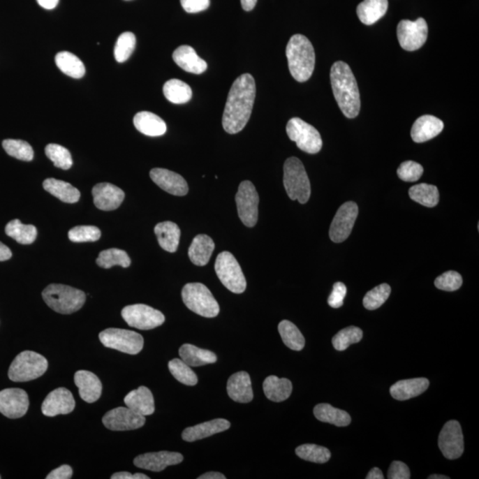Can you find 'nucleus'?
Returning a JSON list of instances; mask_svg holds the SVG:
<instances>
[{
  "label": "nucleus",
  "instance_id": "nucleus-25",
  "mask_svg": "<svg viewBox=\"0 0 479 479\" xmlns=\"http://www.w3.org/2000/svg\"><path fill=\"white\" fill-rule=\"evenodd\" d=\"M173 61L189 73L200 75L206 71L208 65L206 61L198 57L195 49L189 45H182L174 51Z\"/></svg>",
  "mask_w": 479,
  "mask_h": 479
},
{
  "label": "nucleus",
  "instance_id": "nucleus-54",
  "mask_svg": "<svg viewBox=\"0 0 479 479\" xmlns=\"http://www.w3.org/2000/svg\"><path fill=\"white\" fill-rule=\"evenodd\" d=\"M389 479H409L411 478L410 475L409 468L404 462L395 461L390 466L388 471Z\"/></svg>",
  "mask_w": 479,
  "mask_h": 479
},
{
  "label": "nucleus",
  "instance_id": "nucleus-34",
  "mask_svg": "<svg viewBox=\"0 0 479 479\" xmlns=\"http://www.w3.org/2000/svg\"><path fill=\"white\" fill-rule=\"evenodd\" d=\"M263 389L268 399L274 402H281L290 398L293 387L290 381L287 378L270 376L264 381Z\"/></svg>",
  "mask_w": 479,
  "mask_h": 479
},
{
  "label": "nucleus",
  "instance_id": "nucleus-59",
  "mask_svg": "<svg viewBox=\"0 0 479 479\" xmlns=\"http://www.w3.org/2000/svg\"><path fill=\"white\" fill-rule=\"evenodd\" d=\"M37 2L41 8L47 10H52L57 8L59 0H37Z\"/></svg>",
  "mask_w": 479,
  "mask_h": 479
},
{
  "label": "nucleus",
  "instance_id": "nucleus-49",
  "mask_svg": "<svg viewBox=\"0 0 479 479\" xmlns=\"http://www.w3.org/2000/svg\"><path fill=\"white\" fill-rule=\"evenodd\" d=\"M136 45L135 35L132 32H124L119 36L115 47V58L118 62L126 61L132 55Z\"/></svg>",
  "mask_w": 479,
  "mask_h": 479
},
{
  "label": "nucleus",
  "instance_id": "nucleus-44",
  "mask_svg": "<svg viewBox=\"0 0 479 479\" xmlns=\"http://www.w3.org/2000/svg\"><path fill=\"white\" fill-rule=\"evenodd\" d=\"M170 374L174 378L185 385L193 386L198 385V377L193 371L191 367L184 362L182 360L173 359L168 364Z\"/></svg>",
  "mask_w": 479,
  "mask_h": 479
},
{
  "label": "nucleus",
  "instance_id": "nucleus-9",
  "mask_svg": "<svg viewBox=\"0 0 479 479\" xmlns=\"http://www.w3.org/2000/svg\"><path fill=\"white\" fill-rule=\"evenodd\" d=\"M290 140L297 143L298 149L308 154L319 153L323 140L317 129L298 117L291 118L286 127Z\"/></svg>",
  "mask_w": 479,
  "mask_h": 479
},
{
  "label": "nucleus",
  "instance_id": "nucleus-37",
  "mask_svg": "<svg viewBox=\"0 0 479 479\" xmlns=\"http://www.w3.org/2000/svg\"><path fill=\"white\" fill-rule=\"evenodd\" d=\"M55 64L59 70L65 75L73 78H83L85 74V67L80 58L70 52H61L55 57Z\"/></svg>",
  "mask_w": 479,
  "mask_h": 479
},
{
  "label": "nucleus",
  "instance_id": "nucleus-41",
  "mask_svg": "<svg viewBox=\"0 0 479 479\" xmlns=\"http://www.w3.org/2000/svg\"><path fill=\"white\" fill-rule=\"evenodd\" d=\"M278 330L285 346L293 351L303 350L306 340L296 325L290 320H282L279 324Z\"/></svg>",
  "mask_w": 479,
  "mask_h": 479
},
{
  "label": "nucleus",
  "instance_id": "nucleus-51",
  "mask_svg": "<svg viewBox=\"0 0 479 479\" xmlns=\"http://www.w3.org/2000/svg\"><path fill=\"white\" fill-rule=\"evenodd\" d=\"M423 173V167L413 161H406L397 170L399 178L406 182H418Z\"/></svg>",
  "mask_w": 479,
  "mask_h": 479
},
{
  "label": "nucleus",
  "instance_id": "nucleus-2",
  "mask_svg": "<svg viewBox=\"0 0 479 479\" xmlns=\"http://www.w3.org/2000/svg\"><path fill=\"white\" fill-rule=\"evenodd\" d=\"M330 81L334 99L347 118H355L360 111V94L355 77L349 65L334 62L330 71Z\"/></svg>",
  "mask_w": 479,
  "mask_h": 479
},
{
  "label": "nucleus",
  "instance_id": "nucleus-58",
  "mask_svg": "<svg viewBox=\"0 0 479 479\" xmlns=\"http://www.w3.org/2000/svg\"><path fill=\"white\" fill-rule=\"evenodd\" d=\"M12 251L8 246L0 242V261H6L12 258Z\"/></svg>",
  "mask_w": 479,
  "mask_h": 479
},
{
  "label": "nucleus",
  "instance_id": "nucleus-19",
  "mask_svg": "<svg viewBox=\"0 0 479 479\" xmlns=\"http://www.w3.org/2000/svg\"><path fill=\"white\" fill-rule=\"evenodd\" d=\"M183 459V455L179 452L161 451L137 456L133 464L143 470L159 472L169 466L179 464Z\"/></svg>",
  "mask_w": 479,
  "mask_h": 479
},
{
  "label": "nucleus",
  "instance_id": "nucleus-35",
  "mask_svg": "<svg viewBox=\"0 0 479 479\" xmlns=\"http://www.w3.org/2000/svg\"><path fill=\"white\" fill-rule=\"evenodd\" d=\"M179 353L183 362L190 367L207 365V364L215 363L218 360L216 354L211 351L201 349L190 344H183L179 348Z\"/></svg>",
  "mask_w": 479,
  "mask_h": 479
},
{
  "label": "nucleus",
  "instance_id": "nucleus-24",
  "mask_svg": "<svg viewBox=\"0 0 479 479\" xmlns=\"http://www.w3.org/2000/svg\"><path fill=\"white\" fill-rule=\"evenodd\" d=\"M231 423L226 419H214L212 421L200 423L184 429L182 439L186 442H193L211 437L230 428Z\"/></svg>",
  "mask_w": 479,
  "mask_h": 479
},
{
  "label": "nucleus",
  "instance_id": "nucleus-5",
  "mask_svg": "<svg viewBox=\"0 0 479 479\" xmlns=\"http://www.w3.org/2000/svg\"><path fill=\"white\" fill-rule=\"evenodd\" d=\"M283 184L288 198L304 205L311 196V184L303 163L297 157L288 159L283 167Z\"/></svg>",
  "mask_w": 479,
  "mask_h": 479
},
{
  "label": "nucleus",
  "instance_id": "nucleus-46",
  "mask_svg": "<svg viewBox=\"0 0 479 479\" xmlns=\"http://www.w3.org/2000/svg\"><path fill=\"white\" fill-rule=\"evenodd\" d=\"M363 337L362 330L360 327L351 326L346 327L333 337L332 344L337 351L346 350L353 344L359 343Z\"/></svg>",
  "mask_w": 479,
  "mask_h": 479
},
{
  "label": "nucleus",
  "instance_id": "nucleus-47",
  "mask_svg": "<svg viewBox=\"0 0 479 479\" xmlns=\"http://www.w3.org/2000/svg\"><path fill=\"white\" fill-rule=\"evenodd\" d=\"M45 155L54 163L55 167L62 170H68L73 165V160L70 151L58 144H49L45 147Z\"/></svg>",
  "mask_w": 479,
  "mask_h": 479
},
{
  "label": "nucleus",
  "instance_id": "nucleus-21",
  "mask_svg": "<svg viewBox=\"0 0 479 479\" xmlns=\"http://www.w3.org/2000/svg\"><path fill=\"white\" fill-rule=\"evenodd\" d=\"M150 178L159 188L170 195L184 196L189 193V186L185 179L172 170L155 168L150 170Z\"/></svg>",
  "mask_w": 479,
  "mask_h": 479
},
{
  "label": "nucleus",
  "instance_id": "nucleus-55",
  "mask_svg": "<svg viewBox=\"0 0 479 479\" xmlns=\"http://www.w3.org/2000/svg\"><path fill=\"white\" fill-rule=\"evenodd\" d=\"M180 3L184 10L190 14L205 11L211 4L209 0H180Z\"/></svg>",
  "mask_w": 479,
  "mask_h": 479
},
{
  "label": "nucleus",
  "instance_id": "nucleus-40",
  "mask_svg": "<svg viewBox=\"0 0 479 479\" xmlns=\"http://www.w3.org/2000/svg\"><path fill=\"white\" fill-rule=\"evenodd\" d=\"M410 198L419 205L432 208L438 205L439 193L437 186L429 184H419L409 189Z\"/></svg>",
  "mask_w": 479,
  "mask_h": 479
},
{
  "label": "nucleus",
  "instance_id": "nucleus-61",
  "mask_svg": "<svg viewBox=\"0 0 479 479\" xmlns=\"http://www.w3.org/2000/svg\"><path fill=\"white\" fill-rule=\"evenodd\" d=\"M367 479H383L385 477H383V472L380 471V469L378 468H374L372 469L371 471H369V473L367 474Z\"/></svg>",
  "mask_w": 479,
  "mask_h": 479
},
{
  "label": "nucleus",
  "instance_id": "nucleus-62",
  "mask_svg": "<svg viewBox=\"0 0 479 479\" xmlns=\"http://www.w3.org/2000/svg\"><path fill=\"white\" fill-rule=\"evenodd\" d=\"M258 0H241L242 8L247 12L253 10Z\"/></svg>",
  "mask_w": 479,
  "mask_h": 479
},
{
  "label": "nucleus",
  "instance_id": "nucleus-6",
  "mask_svg": "<svg viewBox=\"0 0 479 479\" xmlns=\"http://www.w3.org/2000/svg\"><path fill=\"white\" fill-rule=\"evenodd\" d=\"M47 369L48 362L44 356L32 351H24L13 360L8 377L13 382H29L44 375Z\"/></svg>",
  "mask_w": 479,
  "mask_h": 479
},
{
  "label": "nucleus",
  "instance_id": "nucleus-50",
  "mask_svg": "<svg viewBox=\"0 0 479 479\" xmlns=\"http://www.w3.org/2000/svg\"><path fill=\"white\" fill-rule=\"evenodd\" d=\"M68 239L73 242H97L101 238V232L94 226H78L71 229Z\"/></svg>",
  "mask_w": 479,
  "mask_h": 479
},
{
  "label": "nucleus",
  "instance_id": "nucleus-17",
  "mask_svg": "<svg viewBox=\"0 0 479 479\" xmlns=\"http://www.w3.org/2000/svg\"><path fill=\"white\" fill-rule=\"evenodd\" d=\"M29 406V396L24 390L10 388L0 392V413L6 418H22L27 413Z\"/></svg>",
  "mask_w": 479,
  "mask_h": 479
},
{
  "label": "nucleus",
  "instance_id": "nucleus-31",
  "mask_svg": "<svg viewBox=\"0 0 479 479\" xmlns=\"http://www.w3.org/2000/svg\"><path fill=\"white\" fill-rule=\"evenodd\" d=\"M388 0H364L357 6V15L365 25H373L383 16L388 10Z\"/></svg>",
  "mask_w": 479,
  "mask_h": 479
},
{
  "label": "nucleus",
  "instance_id": "nucleus-30",
  "mask_svg": "<svg viewBox=\"0 0 479 479\" xmlns=\"http://www.w3.org/2000/svg\"><path fill=\"white\" fill-rule=\"evenodd\" d=\"M214 248V242L209 236L206 235L196 236L189 249L190 260L198 267H203L209 263Z\"/></svg>",
  "mask_w": 479,
  "mask_h": 479
},
{
  "label": "nucleus",
  "instance_id": "nucleus-39",
  "mask_svg": "<svg viewBox=\"0 0 479 479\" xmlns=\"http://www.w3.org/2000/svg\"><path fill=\"white\" fill-rule=\"evenodd\" d=\"M163 94L174 104H184L192 99V89L185 82L170 80L163 85Z\"/></svg>",
  "mask_w": 479,
  "mask_h": 479
},
{
  "label": "nucleus",
  "instance_id": "nucleus-26",
  "mask_svg": "<svg viewBox=\"0 0 479 479\" xmlns=\"http://www.w3.org/2000/svg\"><path fill=\"white\" fill-rule=\"evenodd\" d=\"M228 396L239 403H249L253 399L251 376L245 371L234 374L228 381Z\"/></svg>",
  "mask_w": 479,
  "mask_h": 479
},
{
  "label": "nucleus",
  "instance_id": "nucleus-4",
  "mask_svg": "<svg viewBox=\"0 0 479 479\" xmlns=\"http://www.w3.org/2000/svg\"><path fill=\"white\" fill-rule=\"evenodd\" d=\"M43 300L51 309L61 314H71L83 307L84 292L64 284H50L42 292Z\"/></svg>",
  "mask_w": 479,
  "mask_h": 479
},
{
  "label": "nucleus",
  "instance_id": "nucleus-38",
  "mask_svg": "<svg viewBox=\"0 0 479 479\" xmlns=\"http://www.w3.org/2000/svg\"><path fill=\"white\" fill-rule=\"evenodd\" d=\"M6 234L20 244H31L38 236V230L34 225L22 224L19 219L10 221L6 226Z\"/></svg>",
  "mask_w": 479,
  "mask_h": 479
},
{
  "label": "nucleus",
  "instance_id": "nucleus-63",
  "mask_svg": "<svg viewBox=\"0 0 479 479\" xmlns=\"http://www.w3.org/2000/svg\"><path fill=\"white\" fill-rule=\"evenodd\" d=\"M428 478L429 479H449L450 478L448 477V476L432 475V476H429V477Z\"/></svg>",
  "mask_w": 479,
  "mask_h": 479
},
{
  "label": "nucleus",
  "instance_id": "nucleus-33",
  "mask_svg": "<svg viewBox=\"0 0 479 479\" xmlns=\"http://www.w3.org/2000/svg\"><path fill=\"white\" fill-rule=\"evenodd\" d=\"M43 188L54 198L66 203H75L80 201V190L74 188L70 183L57 179H47L43 183Z\"/></svg>",
  "mask_w": 479,
  "mask_h": 479
},
{
  "label": "nucleus",
  "instance_id": "nucleus-42",
  "mask_svg": "<svg viewBox=\"0 0 479 479\" xmlns=\"http://www.w3.org/2000/svg\"><path fill=\"white\" fill-rule=\"evenodd\" d=\"M96 263L100 267L110 269L114 265L126 268L131 265V258L126 251L119 249H110L101 251L96 259Z\"/></svg>",
  "mask_w": 479,
  "mask_h": 479
},
{
  "label": "nucleus",
  "instance_id": "nucleus-48",
  "mask_svg": "<svg viewBox=\"0 0 479 479\" xmlns=\"http://www.w3.org/2000/svg\"><path fill=\"white\" fill-rule=\"evenodd\" d=\"M392 288L387 283L380 284L374 288L372 290L367 292L363 300V306L367 310L373 311L378 309L388 300Z\"/></svg>",
  "mask_w": 479,
  "mask_h": 479
},
{
  "label": "nucleus",
  "instance_id": "nucleus-29",
  "mask_svg": "<svg viewBox=\"0 0 479 479\" xmlns=\"http://www.w3.org/2000/svg\"><path fill=\"white\" fill-rule=\"evenodd\" d=\"M133 124L140 133L147 136H162L167 131L165 121L157 115L147 112V111L136 114L133 118Z\"/></svg>",
  "mask_w": 479,
  "mask_h": 479
},
{
  "label": "nucleus",
  "instance_id": "nucleus-16",
  "mask_svg": "<svg viewBox=\"0 0 479 479\" xmlns=\"http://www.w3.org/2000/svg\"><path fill=\"white\" fill-rule=\"evenodd\" d=\"M103 422L108 429L114 432L133 431L142 427L146 422V416L140 415L129 408L119 406L106 413Z\"/></svg>",
  "mask_w": 479,
  "mask_h": 479
},
{
  "label": "nucleus",
  "instance_id": "nucleus-3",
  "mask_svg": "<svg viewBox=\"0 0 479 479\" xmlns=\"http://www.w3.org/2000/svg\"><path fill=\"white\" fill-rule=\"evenodd\" d=\"M288 68L292 77L303 83L310 80L315 67V52L306 36H292L286 48Z\"/></svg>",
  "mask_w": 479,
  "mask_h": 479
},
{
  "label": "nucleus",
  "instance_id": "nucleus-12",
  "mask_svg": "<svg viewBox=\"0 0 479 479\" xmlns=\"http://www.w3.org/2000/svg\"><path fill=\"white\" fill-rule=\"evenodd\" d=\"M122 317L130 327L140 330L156 329L165 321V315L160 311L142 304L124 307Z\"/></svg>",
  "mask_w": 479,
  "mask_h": 479
},
{
  "label": "nucleus",
  "instance_id": "nucleus-45",
  "mask_svg": "<svg viewBox=\"0 0 479 479\" xmlns=\"http://www.w3.org/2000/svg\"><path fill=\"white\" fill-rule=\"evenodd\" d=\"M2 145L6 152L16 159L31 162L34 159V149L24 140H5L3 141Z\"/></svg>",
  "mask_w": 479,
  "mask_h": 479
},
{
  "label": "nucleus",
  "instance_id": "nucleus-52",
  "mask_svg": "<svg viewBox=\"0 0 479 479\" xmlns=\"http://www.w3.org/2000/svg\"><path fill=\"white\" fill-rule=\"evenodd\" d=\"M462 285V275L455 271H448L439 275L435 280V286L444 291H455Z\"/></svg>",
  "mask_w": 479,
  "mask_h": 479
},
{
  "label": "nucleus",
  "instance_id": "nucleus-10",
  "mask_svg": "<svg viewBox=\"0 0 479 479\" xmlns=\"http://www.w3.org/2000/svg\"><path fill=\"white\" fill-rule=\"evenodd\" d=\"M101 344L110 349L136 355L144 346V339L139 333L122 329H108L99 334Z\"/></svg>",
  "mask_w": 479,
  "mask_h": 479
},
{
  "label": "nucleus",
  "instance_id": "nucleus-13",
  "mask_svg": "<svg viewBox=\"0 0 479 479\" xmlns=\"http://www.w3.org/2000/svg\"><path fill=\"white\" fill-rule=\"evenodd\" d=\"M397 37L400 47L404 50H418L427 40V22L423 18H418L415 22L402 20L397 27Z\"/></svg>",
  "mask_w": 479,
  "mask_h": 479
},
{
  "label": "nucleus",
  "instance_id": "nucleus-36",
  "mask_svg": "<svg viewBox=\"0 0 479 479\" xmlns=\"http://www.w3.org/2000/svg\"><path fill=\"white\" fill-rule=\"evenodd\" d=\"M314 413L319 421L330 423L337 427H346L352 422L349 413L325 403L315 406Z\"/></svg>",
  "mask_w": 479,
  "mask_h": 479
},
{
  "label": "nucleus",
  "instance_id": "nucleus-43",
  "mask_svg": "<svg viewBox=\"0 0 479 479\" xmlns=\"http://www.w3.org/2000/svg\"><path fill=\"white\" fill-rule=\"evenodd\" d=\"M296 454L298 457L308 462H315V464H326L330 461L331 452L329 449L324 446L304 444L298 446L296 449Z\"/></svg>",
  "mask_w": 479,
  "mask_h": 479
},
{
  "label": "nucleus",
  "instance_id": "nucleus-60",
  "mask_svg": "<svg viewBox=\"0 0 479 479\" xmlns=\"http://www.w3.org/2000/svg\"><path fill=\"white\" fill-rule=\"evenodd\" d=\"M199 479H225L226 476L219 472H207V473L200 476Z\"/></svg>",
  "mask_w": 479,
  "mask_h": 479
},
{
  "label": "nucleus",
  "instance_id": "nucleus-15",
  "mask_svg": "<svg viewBox=\"0 0 479 479\" xmlns=\"http://www.w3.org/2000/svg\"><path fill=\"white\" fill-rule=\"evenodd\" d=\"M358 214H359V208L355 202L344 203L331 223L330 229L331 241L337 244L346 241L352 233Z\"/></svg>",
  "mask_w": 479,
  "mask_h": 479
},
{
  "label": "nucleus",
  "instance_id": "nucleus-14",
  "mask_svg": "<svg viewBox=\"0 0 479 479\" xmlns=\"http://www.w3.org/2000/svg\"><path fill=\"white\" fill-rule=\"evenodd\" d=\"M439 448L448 460H455L464 454V434L459 422L452 420L445 423L439 433Z\"/></svg>",
  "mask_w": 479,
  "mask_h": 479
},
{
  "label": "nucleus",
  "instance_id": "nucleus-53",
  "mask_svg": "<svg viewBox=\"0 0 479 479\" xmlns=\"http://www.w3.org/2000/svg\"><path fill=\"white\" fill-rule=\"evenodd\" d=\"M347 288L343 282H336L333 286L327 303L333 308L343 307L344 297L346 296Z\"/></svg>",
  "mask_w": 479,
  "mask_h": 479
},
{
  "label": "nucleus",
  "instance_id": "nucleus-1",
  "mask_svg": "<svg viewBox=\"0 0 479 479\" xmlns=\"http://www.w3.org/2000/svg\"><path fill=\"white\" fill-rule=\"evenodd\" d=\"M256 97V83L251 74H242L233 84L226 100L222 124L226 133L244 130L251 116Z\"/></svg>",
  "mask_w": 479,
  "mask_h": 479
},
{
  "label": "nucleus",
  "instance_id": "nucleus-18",
  "mask_svg": "<svg viewBox=\"0 0 479 479\" xmlns=\"http://www.w3.org/2000/svg\"><path fill=\"white\" fill-rule=\"evenodd\" d=\"M75 406V399L71 390L58 388L49 393L43 402L41 410L43 415L48 418H54L59 415H68L73 412Z\"/></svg>",
  "mask_w": 479,
  "mask_h": 479
},
{
  "label": "nucleus",
  "instance_id": "nucleus-22",
  "mask_svg": "<svg viewBox=\"0 0 479 479\" xmlns=\"http://www.w3.org/2000/svg\"><path fill=\"white\" fill-rule=\"evenodd\" d=\"M75 385L82 399L87 403L96 402L103 392V383L99 377L87 370H80L74 376Z\"/></svg>",
  "mask_w": 479,
  "mask_h": 479
},
{
  "label": "nucleus",
  "instance_id": "nucleus-64",
  "mask_svg": "<svg viewBox=\"0 0 479 479\" xmlns=\"http://www.w3.org/2000/svg\"><path fill=\"white\" fill-rule=\"evenodd\" d=\"M0 478H1V477H0Z\"/></svg>",
  "mask_w": 479,
  "mask_h": 479
},
{
  "label": "nucleus",
  "instance_id": "nucleus-20",
  "mask_svg": "<svg viewBox=\"0 0 479 479\" xmlns=\"http://www.w3.org/2000/svg\"><path fill=\"white\" fill-rule=\"evenodd\" d=\"M94 205L104 212L114 211L119 208L124 200V192L110 183H99L93 189Z\"/></svg>",
  "mask_w": 479,
  "mask_h": 479
},
{
  "label": "nucleus",
  "instance_id": "nucleus-7",
  "mask_svg": "<svg viewBox=\"0 0 479 479\" xmlns=\"http://www.w3.org/2000/svg\"><path fill=\"white\" fill-rule=\"evenodd\" d=\"M182 300L193 313L205 318H214L219 314L218 302L209 288L202 283H188L182 290Z\"/></svg>",
  "mask_w": 479,
  "mask_h": 479
},
{
  "label": "nucleus",
  "instance_id": "nucleus-8",
  "mask_svg": "<svg viewBox=\"0 0 479 479\" xmlns=\"http://www.w3.org/2000/svg\"><path fill=\"white\" fill-rule=\"evenodd\" d=\"M215 271L222 284L235 294L244 293L247 282L235 256L223 251L216 259Z\"/></svg>",
  "mask_w": 479,
  "mask_h": 479
},
{
  "label": "nucleus",
  "instance_id": "nucleus-28",
  "mask_svg": "<svg viewBox=\"0 0 479 479\" xmlns=\"http://www.w3.org/2000/svg\"><path fill=\"white\" fill-rule=\"evenodd\" d=\"M429 380L423 377L402 380L390 387V393L392 398L402 401L421 395L429 388Z\"/></svg>",
  "mask_w": 479,
  "mask_h": 479
},
{
  "label": "nucleus",
  "instance_id": "nucleus-56",
  "mask_svg": "<svg viewBox=\"0 0 479 479\" xmlns=\"http://www.w3.org/2000/svg\"><path fill=\"white\" fill-rule=\"evenodd\" d=\"M73 475V470L70 465H61L48 474L47 479H70Z\"/></svg>",
  "mask_w": 479,
  "mask_h": 479
},
{
  "label": "nucleus",
  "instance_id": "nucleus-27",
  "mask_svg": "<svg viewBox=\"0 0 479 479\" xmlns=\"http://www.w3.org/2000/svg\"><path fill=\"white\" fill-rule=\"evenodd\" d=\"M124 404L143 416L151 415L155 412V400L151 390L146 386H140L124 397Z\"/></svg>",
  "mask_w": 479,
  "mask_h": 479
},
{
  "label": "nucleus",
  "instance_id": "nucleus-11",
  "mask_svg": "<svg viewBox=\"0 0 479 479\" xmlns=\"http://www.w3.org/2000/svg\"><path fill=\"white\" fill-rule=\"evenodd\" d=\"M235 202L240 219L248 228H253L258 222L259 203L258 193L253 184L249 180L240 184Z\"/></svg>",
  "mask_w": 479,
  "mask_h": 479
},
{
  "label": "nucleus",
  "instance_id": "nucleus-32",
  "mask_svg": "<svg viewBox=\"0 0 479 479\" xmlns=\"http://www.w3.org/2000/svg\"><path fill=\"white\" fill-rule=\"evenodd\" d=\"M155 234L162 249L170 253L177 251L182 235L178 225L170 221L159 223L156 226Z\"/></svg>",
  "mask_w": 479,
  "mask_h": 479
},
{
  "label": "nucleus",
  "instance_id": "nucleus-57",
  "mask_svg": "<svg viewBox=\"0 0 479 479\" xmlns=\"http://www.w3.org/2000/svg\"><path fill=\"white\" fill-rule=\"evenodd\" d=\"M112 479H149L147 475L142 473L132 474L130 472L122 471L115 473L111 477Z\"/></svg>",
  "mask_w": 479,
  "mask_h": 479
},
{
  "label": "nucleus",
  "instance_id": "nucleus-23",
  "mask_svg": "<svg viewBox=\"0 0 479 479\" xmlns=\"http://www.w3.org/2000/svg\"><path fill=\"white\" fill-rule=\"evenodd\" d=\"M444 129V123L431 115L420 117L413 123L411 129L412 140L416 143L426 142L437 137Z\"/></svg>",
  "mask_w": 479,
  "mask_h": 479
}]
</instances>
